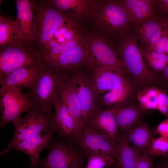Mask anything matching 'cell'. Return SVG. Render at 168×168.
<instances>
[{
	"label": "cell",
	"mask_w": 168,
	"mask_h": 168,
	"mask_svg": "<svg viewBox=\"0 0 168 168\" xmlns=\"http://www.w3.org/2000/svg\"><path fill=\"white\" fill-rule=\"evenodd\" d=\"M121 39L118 57L124 63L132 76L137 88L155 86L158 82L156 73L147 68L134 30Z\"/></svg>",
	"instance_id": "cell-1"
},
{
	"label": "cell",
	"mask_w": 168,
	"mask_h": 168,
	"mask_svg": "<svg viewBox=\"0 0 168 168\" xmlns=\"http://www.w3.org/2000/svg\"><path fill=\"white\" fill-rule=\"evenodd\" d=\"M89 15L96 24L109 34L120 38L133 29L122 0H106L92 5Z\"/></svg>",
	"instance_id": "cell-2"
},
{
	"label": "cell",
	"mask_w": 168,
	"mask_h": 168,
	"mask_svg": "<svg viewBox=\"0 0 168 168\" xmlns=\"http://www.w3.org/2000/svg\"><path fill=\"white\" fill-rule=\"evenodd\" d=\"M53 115L39 106H34L25 116L13 124L15 132L12 139L0 154L6 155L15 145L22 140L52 131L50 120Z\"/></svg>",
	"instance_id": "cell-3"
},
{
	"label": "cell",
	"mask_w": 168,
	"mask_h": 168,
	"mask_svg": "<svg viewBox=\"0 0 168 168\" xmlns=\"http://www.w3.org/2000/svg\"><path fill=\"white\" fill-rule=\"evenodd\" d=\"M65 74L47 66L40 73L31 89L26 93L35 105L52 113V107L60 92V86Z\"/></svg>",
	"instance_id": "cell-4"
},
{
	"label": "cell",
	"mask_w": 168,
	"mask_h": 168,
	"mask_svg": "<svg viewBox=\"0 0 168 168\" xmlns=\"http://www.w3.org/2000/svg\"><path fill=\"white\" fill-rule=\"evenodd\" d=\"M33 100L22 89L14 86H1L0 126L18 120L22 113L29 111L34 106Z\"/></svg>",
	"instance_id": "cell-5"
},
{
	"label": "cell",
	"mask_w": 168,
	"mask_h": 168,
	"mask_svg": "<svg viewBox=\"0 0 168 168\" xmlns=\"http://www.w3.org/2000/svg\"><path fill=\"white\" fill-rule=\"evenodd\" d=\"M85 63L93 71L103 68L114 67L127 72L124 63L117 56L113 44L98 36L86 38Z\"/></svg>",
	"instance_id": "cell-6"
},
{
	"label": "cell",
	"mask_w": 168,
	"mask_h": 168,
	"mask_svg": "<svg viewBox=\"0 0 168 168\" xmlns=\"http://www.w3.org/2000/svg\"><path fill=\"white\" fill-rule=\"evenodd\" d=\"M48 147L49 154L37 168H83L86 156L81 150L60 141L51 142Z\"/></svg>",
	"instance_id": "cell-7"
},
{
	"label": "cell",
	"mask_w": 168,
	"mask_h": 168,
	"mask_svg": "<svg viewBox=\"0 0 168 168\" xmlns=\"http://www.w3.org/2000/svg\"><path fill=\"white\" fill-rule=\"evenodd\" d=\"M23 41L0 51V79L12 71L32 64L44 61L40 51L27 49Z\"/></svg>",
	"instance_id": "cell-8"
},
{
	"label": "cell",
	"mask_w": 168,
	"mask_h": 168,
	"mask_svg": "<svg viewBox=\"0 0 168 168\" xmlns=\"http://www.w3.org/2000/svg\"><path fill=\"white\" fill-rule=\"evenodd\" d=\"M63 14L50 6L43 7L38 10L35 17L34 39H37L43 49L47 47L56 29L71 21Z\"/></svg>",
	"instance_id": "cell-9"
},
{
	"label": "cell",
	"mask_w": 168,
	"mask_h": 168,
	"mask_svg": "<svg viewBox=\"0 0 168 168\" xmlns=\"http://www.w3.org/2000/svg\"><path fill=\"white\" fill-rule=\"evenodd\" d=\"M68 74L80 105L84 127L99 106L97 94L93 87L91 78L86 74L74 72Z\"/></svg>",
	"instance_id": "cell-10"
},
{
	"label": "cell",
	"mask_w": 168,
	"mask_h": 168,
	"mask_svg": "<svg viewBox=\"0 0 168 168\" xmlns=\"http://www.w3.org/2000/svg\"><path fill=\"white\" fill-rule=\"evenodd\" d=\"M75 143L86 157L97 153L108 154L115 159L118 156V147L107 136L95 128L84 126Z\"/></svg>",
	"instance_id": "cell-11"
},
{
	"label": "cell",
	"mask_w": 168,
	"mask_h": 168,
	"mask_svg": "<svg viewBox=\"0 0 168 168\" xmlns=\"http://www.w3.org/2000/svg\"><path fill=\"white\" fill-rule=\"evenodd\" d=\"M53 106L54 113L50 120L51 130L68 142L76 143L78 138L76 125L60 92L54 100Z\"/></svg>",
	"instance_id": "cell-12"
},
{
	"label": "cell",
	"mask_w": 168,
	"mask_h": 168,
	"mask_svg": "<svg viewBox=\"0 0 168 168\" xmlns=\"http://www.w3.org/2000/svg\"><path fill=\"white\" fill-rule=\"evenodd\" d=\"M126 71L114 67L99 69L93 71L91 78L93 87L97 94L107 92L117 88L130 78Z\"/></svg>",
	"instance_id": "cell-13"
},
{
	"label": "cell",
	"mask_w": 168,
	"mask_h": 168,
	"mask_svg": "<svg viewBox=\"0 0 168 168\" xmlns=\"http://www.w3.org/2000/svg\"><path fill=\"white\" fill-rule=\"evenodd\" d=\"M84 126L99 130L109 138L115 146L118 147L119 136L113 108L104 109L98 106Z\"/></svg>",
	"instance_id": "cell-14"
},
{
	"label": "cell",
	"mask_w": 168,
	"mask_h": 168,
	"mask_svg": "<svg viewBox=\"0 0 168 168\" xmlns=\"http://www.w3.org/2000/svg\"><path fill=\"white\" fill-rule=\"evenodd\" d=\"M45 61L32 64L16 69L0 79L1 86L22 89L32 88L40 73L47 66Z\"/></svg>",
	"instance_id": "cell-15"
},
{
	"label": "cell",
	"mask_w": 168,
	"mask_h": 168,
	"mask_svg": "<svg viewBox=\"0 0 168 168\" xmlns=\"http://www.w3.org/2000/svg\"><path fill=\"white\" fill-rule=\"evenodd\" d=\"M167 16L159 15L133 28L140 49L147 48L158 42L166 25Z\"/></svg>",
	"instance_id": "cell-16"
},
{
	"label": "cell",
	"mask_w": 168,
	"mask_h": 168,
	"mask_svg": "<svg viewBox=\"0 0 168 168\" xmlns=\"http://www.w3.org/2000/svg\"><path fill=\"white\" fill-rule=\"evenodd\" d=\"M137 88L130 79L119 87L107 92L97 94L99 106L118 108L132 103L135 99Z\"/></svg>",
	"instance_id": "cell-17"
},
{
	"label": "cell",
	"mask_w": 168,
	"mask_h": 168,
	"mask_svg": "<svg viewBox=\"0 0 168 168\" xmlns=\"http://www.w3.org/2000/svg\"><path fill=\"white\" fill-rule=\"evenodd\" d=\"M133 28L149 19L159 15L158 0H122Z\"/></svg>",
	"instance_id": "cell-18"
},
{
	"label": "cell",
	"mask_w": 168,
	"mask_h": 168,
	"mask_svg": "<svg viewBox=\"0 0 168 168\" xmlns=\"http://www.w3.org/2000/svg\"><path fill=\"white\" fill-rule=\"evenodd\" d=\"M54 133L52 131L41 133L22 140L15 145L12 149L25 153L30 157L31 168H37L40 155L51 142Z\"/></svg>",
	"instance_id": "cell-19"
},
{
	"label": "cell",
	"mask_w": 168,
	"mask_h": 168,
	"mask_svg": "<svg viewBox=\"0 0 168 168\" xmlns=\"http://www.w3.org/2000/svg\"><path fill=\"white\" fill-rule=\"evenodd\" d=\"M86 54L85 40L84 42L62 54L47 64L57 72L69 74L71 72L72 68L85 63Z\"/></svg>",
	"instance_id": "cell-20"
},
{
	"label": "cell",
	"mask_w": 168,
	"mask_h": 168,
	"mask_svg": "<svg viewBox=\"0 0 168 168\" xmlns=\"http://www.w3.org/2000/svg\"><path fill=\"white\" fill-rule=\"evenodd\" d=\"M60 95L74 120L79 138L83 128L82 112L74 87L68 74L65 75L61 83Z\"/></svg>",
	"instance_id": "cell-21"
},
{
	"label": "cell",
	"mask_w": 168,
	"mask_h": 168,
	"mask_svg": "<svg viewBox=\"0 0 168 168\" xmlns=\"http://www.w3.org/2000/svg\"><path fill=\"white\" fill-rule=\"evenodd\" d=\"M113 108L118 129L125 133L141 123L143 118L149 114V110H142L138 104L132 103Z\"/></svg>",
	"instance_id": "cell-22"
},
{
	"label": "cell",
	"mask_w": 168,
	"mask_h": 168,
	"mask_svg": "<svg viewBox=\"0 0 168 168\" xmlns=\"http://www.w3.org/2000/svg\"><path fill=\"white\" fill-rule=\"evenodd\" d=\"M17 21L23 40L29 42L34 38L35 18L33 4L27 0H16Z\"/></svg>",
	"instance_id": "cell-23"
},
{
	"label": "cell",
	"mask_w": 168,
	"mask_h": 168,
	"mask_svg": "<svg viewBox=\"0 0 168 168\" xmlns=\"http://www.w3.org/2000/svg\"><path fill=\"white\" fill-rule=\"evenodd\" d=\"M121 133L126 140L145 155H149L151 141L155 134L154 130L146 122L141 123L128 132Z\"/></svg>",
	"instance_id": "cell-24"
},
{
	"label": "cell",
	"mask_w": 168,
	"mask_h": 168,
	"mask_svg": "<svg viewBox=\"0 0 168 168\" xmlns=\"http://www.w3.org/2000/svg\"><path fill=\"white\" fill-rule=\"evenodd\" d=\"M24 41L17 21L11 18L0 16V51ZM25 42V41H24Z\"/></svg>",
	"instance_id": "cell-25"
},
{
	"label": "cell",
	"mask_w": 168,
	"mask_h": 168,
	"mask_svg": "<svg viewBox=\"0 0 168 168\" xmlns=\"http://www.w3.org/2000/svg\"><path fill=\"white\" fill-rule=\"evenodd\" d=\"M119 135L118 156L115 165L117 168H134L139 159L144 155L133 146H131L121 132L119 133Z\"/></svg>",
	"instance_id": "cell-26"
},
{
	"label": "cell",
	"mask_w": 168,
	"mask_h": 168,
	"mask_svg": "<svg viewBox=\"0 0 168 168\" xmlns=\"http://www.w3.org/2000/svg\"><path fill=\"white\" fill-rule=\"evenodd\" d=\"M95 1L83 0H54L55 7L69 16L81 18L89 15Z\"/></svg>",
	"instance_id": "cell-27"
},
{
	"label": "cell",
	"mask_w": 168,
	"mask_h": 168,
	"mask_svg": "<svg viewBox=\"0 0 168 168\" xmlns=\"http://www.w3.org/2000/svg\"><path fill=\"white\" fill-rule=\"evenodd\" d=\"M76 26L71 20L57 29L54 33L50 41L42 52L54 45L67 43L81 35Z\"/></svg>",
	"instance_id": "cell-28"
},
{
	"label": "cell",
	"mask_w": 168,
	"mask_h": 168,
	"mask_svg": "<svg viewBox=\"0 0 168 168\" xmlns=\"http://www.w3.org/2000/svg\"><path fill=\"white\" fill-rule=\"evenodd\" d=\"M87 162L86 168H104L111 166L115 159L105 154H93L86 156Z\"/></svg>",
	"instance_id": "cell-29"
},
{
	"label": "cell",
	"mask_w": 168,
	"mask_h": 168,
	"mask_svg": "<svg viewBox=\"0 0 168 168\" xmlns=\"http://www.w3.org/2000/svg\"><path fill=\"white\" fill-rule=\"evenodd\" d=\"M168 153V138L161 136L152 138L150 145L148 154L159 156Z\"/></svg>",
	"instance_id": "cell-30"
},
{
	"label": "cell",
	"mask_w": 168,
	"mask_h": 168,
	"mask_svg": "<svg viewBox=\"0 0 168 168\" xmlns=\"http://www.w3.org/2000/svg\"><path fill=\"white\" fill-rule=\"evenodd\" d=\"M140 49L144 58L157 60L168 64V54L160 53L148 48Z\"/></svg>",
	"instance_id": "cell-31"
},
{
	"label": "cell",
	"mask_w": 168,
	"mask_h": 168,
	"mask_svg": "<svg viewBox=\"0 0 168 168\" xmlns=\"http://www.w3.org/2000/svg\"><path fill=\"white\" fill-rule=\"evenodd\" d=\"M156 110L168 118V96L161 90L158 96Z\"/></svg>",
	"instance_id": "cell-32"
},
{
	"label": "cell",
	"mask_w": 168,
	"mask_h": 168,
	"mask_svg": "<svg viewBox=\"0 0 168 168\" xmlns=\"http://www.w3.org/2000/svg\"><path fill=\"white\" fill-rule=\"evenodd\" d=\"M148 66L156 73L160 71H162L168 64L163 62L147 58H144Z\"/></svg>",
	"instance_id": "cell-33"
},
{
	"label": "cell",
	"mask_w": 168,
	"mask_h": 168,
	"mask_svg": "<svg viewBox=\"0 0 168 168\" xmlns=\"http://www.w3.org/2000/svg\"><path fill=\"white\" fill-rule=\"evenodd\" d=\"M153 161L149 155H143L139 160L134 168H153Z\"/></svg>",
	"instance_id": "cell-34"
},
{
	"label": "cell",
	"mask_w": 168,
	"mask_h": 168,
	"mask_svg": "<svg viewBox=\"0 0 168 168\" xmlns=\"http://www.w3.org/2000/svg\"><path fill=\"white\" fill-rule=\"evenodd\" d=\"M156 134L168 138V118L161 122L155 130Z\"/></svg>",
	"instance_id": "cell-35"
},
{
	"label": "cell",
	"mask_w": 168,
	"mask_h": 168,
	"mask_svg": "<svg viewBox=\"0 0 168 168\" xmlns=\"http://www.w3.org/2000/svg\"><path fill=\"white\" fill-rule=\"evenodd\" d=\"M158 42L163 47L165 54H168V27L167 24L164 29Z\"/></svg>",
	"instance_id": "cell-36"
},
{
	"label": "cell",
	"mask_w": 168,
	"mask_h": 168,
	"mask_svg": "<svg viewBox=\"0 0 168 168\" xmlns=\"http://www.w3.org/2000/svg\"><path fill=\"white\" fill-rule=\"evenodd\" d=\"M157 9L158 14L161 16L168 15V0H158Z\"/></svg>",
	"instance_id": "cell-37"
},
{
	"label": "cell",
	"mask_w": 168,
	"mask_h": 168,
	"mask_svg": "<svg viewBox=\"0 0 168 168\" xmlns=\"http://www.w3.org/2000/svg\"><path fill=\"white\" fill-rule=\"evenodd\" d=\"M162 76L168 82V65L162 71Z\"/></svg>",
	"instance_id": "cell-38"
},
{
	"label": "cell",
	"mask_w": 168,
	"mask_h": 168,
	"mask_svg": "<svg viewBox=\"0 0 168 168\" xmlns=\"http://www.w3.org/2000/svg\"><path fill=\"white\" fill-rule=\"evenodd\" d=\"M153 168H166L165 163L160 164L156 166Z\"/></svg>",
	"instance_id": "cell-39"
},
{
	"label": "cell",
	"mask_w": 168,
	"mask_h": 168,
	"mask_svg": "<svg viewBox=\"0 0 168 168\" xmlns=\"http://www.w3.org/2000/svg\"><path fill=\"white\" fill-rule=\"evenodd\" d=\"M165 165L166 168H168V162L165 163Z\"/></svg>",
	"instance_id": "cell-40"
},
{
	"label": "cell",
	"mask_w": 168,
	"mask_h": 168,
	"mask_svg": "<svg viewBox=\"0 0 168 168\" xmlns=\"http://www.w3.org/2000/svg\"><path fill=\"white\" fill-rule=\"evenodd\" d=\"M109 168H117L116 165H114L111 166V167H110Z\"/></svg>",
	"instance_id": "cell-41"
},
{
	"label": "cell",
	"mask_w": 168,
	"mask_h": 168,
	"mask_svg": "<svg viewBox=\"0 0 168 168\" xmlns=\"http://www.w3.org/2000/svg\"><path fill=\"white\" fill-rule=\"evenodd\" d=\"M167 25L168 27V15L167 16Z\"/></svg>",
	"instance_id": "cell-42"
},
{
	"label": "cell",
	"mask_w": 168,
	"mask_h": 168,
	"mask_svg": "<svg viewBox=\"0 0 168 168\" xmlns=\"http://www.w3.org/2000/svg\"></svg>",
	"instance_id": "cell-43"
}]
</instances>
